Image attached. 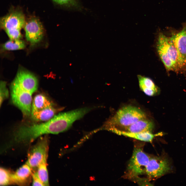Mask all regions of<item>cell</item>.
<instances>
[{"mask_svg": "<svg viewBox=\"0 0 186 186\" xmlns=\"http://www.w3.org/2000/svg\"><path fill=\"white\" fill-rule=\"evenodd\" d=\"M146 118L145 113L139 108L131 105L126 106L119 109L105 122L101 129L107 130L112 128L121 130L140 119Z\"/></svg>", "mask_w": 186, "mask_h": 186, "instance_id": "6da1fadb", "label": "cell"}, {"mask_svg": "<svg viewBox=\"0 0 186 186\" xmlns=\"http://www.w3.org/2000/svg\"><path fill=\"white\" fill-rule=\"evenodd\" d=\"M157 52L168 71H176L179 68L177 51L170 38L159 33L156 43Z\"/></svg>", "mask_w": 186, "mask_h": 186, "instance_id": "7a4b0ae2", "label": "cell"}, {"mask_svg": "<svg viewBox=\"0 0 186 186\" xmlns=\"http://www.w3.org/2000/svg\"><path fill=\"white\" fill-rule=\"evenodd\" d=\"M150 157L142 147H135L128 165L125 177L136 181L140 178V176L145 174Z\"/></svg>", "mask_w": 186, "mask_h": 186, "instance_id": "3957f363", "label": "cell"}, {"mask_svg": "<svg viewBox=\"0 0 186 186\" xmlns=\"http://www.w3.org/2000/svg\"><path fill=\"white\" fill-rule=\"evenodd\" d=\"M25 16L20 11L10 13L3 17L0 21L1 27L4 29L10 39H20V30L26 23Z\"/></svg>", "mask_w": 186, "mask_h": 186, "instance_id": "277c9868", "label": "cell"}, {"mask_svg": "<svg viewBox=\"0 0 186 186\" xmlns=\"http://www.w3.org/2000/svg\"><path fill=\"white\" fill-rule=\"evenodd\" d=\"M11 94L13 104L18 107L25 116L31 113L32 94L21 87L13 81L10 87Z\"/></svg>", "mask_w": 186, "mask_h": 186, "instance_id": "5b68a950", "label": "cell"}, {"mask_svg": "<svg viewBox=\"0 0 186 186\" xmlns=\"http://www.w3.org/2000/svg\"><path fill=\"white\" fill-rule=\"evenodd\" d=\"M48 140L47 137H41L29 151L26 162L33 171L36 169L43 161L47 160Z\"/></svg>", "mask_w": 186, "mask_h": 186, "instance_id": "8992f818", "label": "cell"}, {"mask_svg": "<svg viewBox=\"0 0 186 186\" xmlns=\"http://www.w3.org/2000/svg\"><path fill=\"white\" fill-rule=\"evenodd\" d=\"M171 169L169 162L162 156L150 157L145 173L149 179L158 178L169 172Z\"/></svg>", "mask_w": 186, "mask_h": 186, "instance_id": "52a82bcc", "label": "cell"}, {"mask_svg": "<svg viewBox=\"0 0 186 186\" xmlns=\"http://www.w3.org/2000/svg\"><path fill=\"white\" fill-rule=\"evenodd\" d=\"M170 38L177 51L179 67L181 68L186 64V22L181 31Z\"/></svg>", "mask_w": 186, "mask_h": 186, "instance_id": "ba28073f", "label": "cell"}, {"mask_svg": "<svg viewBox=\"0 0 186 186\" xmlns=\"http://www.w3.org/2000/svg\"><path fill=\"white\" fill-rule=\"evenodd\" d=\"M27 40L32 44L40 41L43 35V29L40 22L33 18L26 22L24 26Z\"/></svg>", "mask_w": 186, "mask_h": 186, "instance_id": "9c48e42d", "label": "cell"}, {"mask_svg": "<svg viewBox=\"0 0 186 186\" xmlns=\"http://www.w3.org/2000/svg\"><path fill=\"white\" fill-rule=\"evenodd\" d=\"M14 80L23 89L32 94L37 89L38 82L37 78L26 70H19Z\"/></svg>", "mask_w": 186, "mask_h": 186, "instance_id": "30bf717a", "label": "cell"}, {"mask_svg": "<svg viewBox=\"0 0 186 186\" xmlns=\"http://www.w3.org/2000/svg\"><path fill=\"white\" fill-rule=\"evenodd\" d=\"M107 130L118 135H122L142 141L151 142L156 137L162 136L164 134L162 132L154 134L151 132L135 133L129 132L112 128Z\"/></svg>", "mask_w": 186, "mask_h": 186, "instance_id": "8fae6325", "label": "cell"}, {"mask_svg": "<svg viewBox=\"0 0 186 186\" xmlns=\"http://www.w3.org/2000/svg\"><path fill=\"white\" fill-rule=\"evenodd\" d=\"M33 170L27 163L11 174L12 183L23 185L28 184L32 176Z\"/></svg>", "mask_w": 186, "mask_h": 186, "instance_id": "7c38bea8", "label": "cell"}, {"mask_svg": "<svg viewBox=\"0 0 186 186\" xmlns=\"http://www.w3.org/2000/svg\"><path fill=\"white\" fill-rule=\"evenodd\" d=\"M154 128L153 122L146 118L140 119L129 126L120 130L132 133H152Z\"/></svg>", "mask_w": 186, "mask_h": 186, "instance_id": "4fadbf2b", "label": "cell"}, {"mask_svg": "<svg viewBox=\"0 0 186 186\" xmlns=\"http://www.w3.org/2000/svg\"><path fill=\"white\" fill-rule=\"evenodd\" d=\"M137 76L140 89L146 95L151 96L159 94V88L151 79L140 75Z\"/></svg>", "mask_w": 186, "mask_h": 186, "instance_id": "5bb4252c", "label": "cell"}, {"mask_svg": "<svg viewBox=\"0 0 186 186\" xmlns=\"http://www.w3.org/2000/svg\"><path fill=\"white\" fill-rule=\"evenodd\" d=\"M62 108H57L51 106L41 110L31 111L32 117L33 120L37 121H48L52 118Z\"/></svg>", "mask_w": 186, "mask_h": 186, "instance_id": "9a60e30c", "label": "cell"}, {"mask_svg": "<svg viewBox=\"0 0 186 186\" xmlns=\"http://www.w3.org/2000/svg\"><path fill=\"white\" fill-rule=\"evenodd\" d=\"M53 105V104L45 96L42 94H38L33 100L31 111L41 110Z\"/></svg>", "mask_w": 186, "mask_h": 186, "instance_id": "2e32d148", "label": "cell"}, {"mask_svg": "<svg viewBox=\"0 0 186 186\" xmlns=\"http://www.w3.org/2000/svg\"><path fill=\"white\" fill-rule=\"evenodd\" d=\"M57 4L64 9L80 10L82 9L79 0H52Z\"/></svg>", "mask_w": 186, "mask_h": 186, "instance_id": "e0dca14e", "label": "cell"}, {"mask_svg": "<svg viewBox=\"0 0 186 186\" xmlns=\"http://www.w3.org/2000/svg\"><path fill=\"white\" fill-rule=\"evenodd\" d=\"M35 172L44 186L49 185L47 160L43 161L40 164Z\"/></svg>", "mask_w": 186, "mask_h": 186, "instance_id": "ac0fdd59", "label": "cell"}, {"mask_svg": "<svg viewBox=\"0 0 186 186\" xmlns=\"http://www.w3.org/2000/svg\"><path fill=\"white\" fill-rule=\"evenodd\" d=\"M25 46L24 42L19 39H10L3 45V47L4 49L8 50L22 49L25 48Z\"/></svg>", "mask_w": 186, "mask_h": 186, "instance_id": "d6986e66", "label": "cell"}, {"mask_svg": "<svg viewBox=\"0 0 186 186\" xmlns=\"http://www.w3.org/2000/svg\"><path fill=\"white\" fill-rule=\"evenodd\" d=\"M11 173L7 170L3 168L0 169V184L6 185L12 183Z\"/></svg>", "mask_w": 186, "mask_h": 186, "instance_id": "ffe728a7", "label": "cell"}, {"mask_svg": "<svg viewBox=\"0 0 186 186\" xmlns=\"http://www.w3.org/2000/svg\"><path fill=\"white\" fill-rule=\"evenodd\" d=\"M9 91L6 87V83L1 81L0 86V105H1L4 101L8 97Z\"/></svg>", "mask_w": 186, "mask_h": 186, "instance_id": "44dd1931", "label": "cell"}, {"mask_svg": "<svg viewBox=\"0 0 186 186\" xmlns=\"http://www.w3.org/2000/svg\"><path fill=\"white\" fill-rule=\"evenodd\" d=\"M33 185L44 186L42 182L38 178L35 172H34L32 175Z\"/></svg>", "mask_w": 186, "mask_h": 186, "instance_id": "7402d4cb", "label": "cell"}]
</instances>
